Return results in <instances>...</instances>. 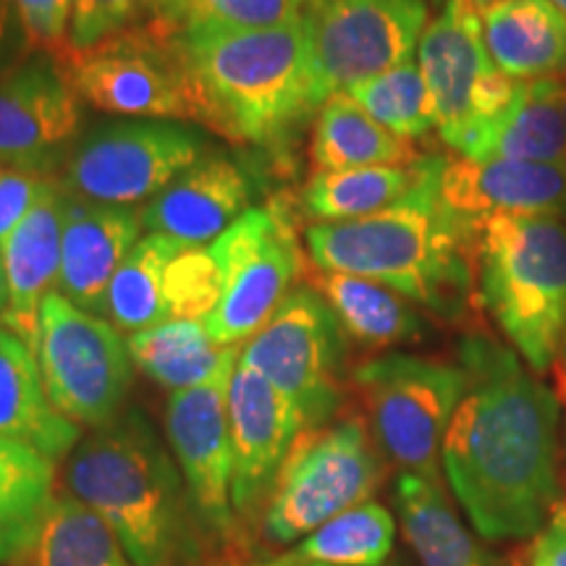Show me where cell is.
<instances>
[{
	"instance_id": "1",
	"label": "cell",
	"mask_w": 566,
	"mask_h": 566,
	"mask_svg": "<svg viewBox=\"0 0 566 566\" xmlns=\"http://www.w3.org/2000/svg\"><path fill=\"white\" fill-rule=\"evenodd\" d=\"M464 396L441 467L470 527L485 541H527L562 504L558 399L522 357L488 336L459 344Z\"/></svg>"
},
{
	"instance_id": "2",
	"label": "cell",
	"mask_w": 566,
	"mask_h": 566,
	"mask_svg": "<svg viewBox=\"0 0 566 566\" xmlns=\"http://www.w3.org/2000/svg\"><path fill=\"white\" fill-rule=\"evenodd\" d=\"M443 158H422L420 179L399 202L373 216L313 223L304 233L317 271L384 283L443 317L467 310L475 279V226L441 197Z\"/></svg>"
},
{
	"instance_id": "3",
	"label": "cell",
	"mask_w": 566,
	"mask_h": 566,
	"mask_svg": "<svg viewBox=\"0 0 566 566\" xmlns=\"http://www.w3.org/2000/svg\"><path fill=\"white\" fill-rule=\"evenodd\" d=\"M66 488L134 566H200L205 533L181 470L139 407L82 436L66 459Z\"/></svg>"
},
{
	"instance_id": "4",
	"label": "cell",
	"mask_w": 566,
	"mask_h": 566,
	"mask_svg": "<svg viewBox=\"0 0 566 566\" xmlns=\"http://www.w3.org/2000/svg\"><path fill=\"white\" fill-rule=\"evenodd\" d=\"M195 122L233 142L273 145L323 108L302 19L273 30L171 32Z\"/></svg>"
},
{
	"instance_id": "5",
	"label": "cell",
	"mask_w": 566,
	"mask_h": 566,
	"mask_svg": "<svg viewBox=\"0 0 566 566\" xmlns=\"http://www.w3.org/2000/svg\"><path fill=\"white\" fill-rule=\"evenodd\" d=\"M480 302L533 373L556 365L566 336V218L493 216L472 237Z\"/></svg>"
},
{
	"instance_id": "6",
	"label": "cell",
	"mask_w": 566,
	"mask_h": 566,
	"mask_svg": "<svg viewBox=\"0 0 566 566\" xmlns=\"http://www.w3.org/2000/svg\"><path fill=\"white\" fill-rule=\"evenodd\" d=\"M384 475V457L363 417L304 430L268 499L263 537L273 546L300 543L334 516L370 501Z\"/></svg>"
},
{
	"instance_id": "7",
	"label": "cell",
	"mask_w": 566,
	"mask_h": 566,
	"mask_svg": "<svg viewBox=\"0 0 566 566\" xmlns=\"http://www.w3.org/2000/svg\"><path fill=\"white\" fill-rule=\"evenodd\" d=\"M380 454L401 472L441 478L446 430L464 396L459 363L391 352L352 370Z\"/></svg>"
},
{
	"instance_id": "8",
	"label": "cell",
	"mask_w": 566,
	"mask_h": 566,
	"mask_svg": "<svg viewBox=\"0 0 566 566\" xmlns=\"http://www.w3.org/2000/svg\"><path fill=\"white\" fill-rule=\"evenodd\" d=\"M34 354L55 409L80 428H103L126 409L134 363L122 331L105 317L51 292L40 307Z\"/></svg>"
},
{
	"instance_id": "9",
	"label": "cell",
	"mask_w": 566,
	"mask_h": 566,
	"mask_svg": "<svg viewBox=\"0 0 566 566\" xmlns=\"http://www.w3.org/2000/svg\"><path fill=\"white\" fill-rule=\"evenodd\" d=\"M346 334L321 294L294 289L275 315L239 352L302 415L304 430L334 420L344 401Z\"/></svg>"
},
{
	"instance_id": "10",
	"label": "cell",
	"mask_w": 566,
	"mask_h": 566,
	"mask_svg": "<svg viewBox=\"0 0 566 566\" xmlns=\"http://www.w3.org/2000/svg\"><path fill=\"white\" fill-rule=\"evenodd\" d=\"M417 66L436 105V129L462 155L472 137L512 103L516 82L495 66L472 0H446L424 27Z\"/></svg>"
},
{
	"instance_id": "11",
	"label": "cell",
	"mask_w": 566,
	"mask_h": 566,
	"mask_svg": "<svg viewBox=\"0 0 566 566\" xmlns=\"http://www.w3.org/2000/svg\"><path fill=\"white\" fill-rule=\"evenodd\" d=\"M202 150L200 134L179 124L142 118L101 124L76 139L61 184L82 200L134 208L163 192Z\"/></svg>"
},
{
	"instance_id": "12",
	"label": "cell",
	"mask_w": 566,
	"mask_h": 566,
	"mask_svg": "<svg viewBox=\"0 0 566 566\" xmlns=\"http://www.w3.org/2000/svg\"><path fill=\"white\" fill-rule=\"evenodd\" d=\"M317 95L328 103L352 84L415 61L428 0H307L302 13Z\"/></svg>"
},
{
	"instance_id": "13",
	"label": "cell",
	"mask_w": 566,
	"mask_h": 566,
	"mask_svg": "<svg viewBox=\"0 0 566 566\" xmlns=\"http://www.w3.org/2000/svg\"><path fill=\"white\" fill-rule=\"evenodd\" d=\"M223 271V294L205 317L218 346L247 344L275 315L302 275L294 226L279 210L252 208L210 244Z\"/></svg>"
},
{
	"instance_id": "14",
	"label": "cell",
	"mask_w": 566,
	"mask_h": 566,
	"mask_svg": "<svg viewBox=\"0 0 566 566\" xmlns=\"http://www.w3.org/2000/svg\"><path fill=\"white\" fill-rule=\"evenodd\" d=\"M59 59L76 97L92 108L150 122L195 118L171 30L139 27L90 51H63Z\"/></svg>"
},
{
	"instance_id": "15",
	"label": "cell",
	"mask_w": 566,
	"mask_h": 566,
	"mask_svg": "<svg viewBox=\"0 0 566 566\" xmlns=\"http://www.w3.org/2000/svg\"><path fill=\"white\" fill-rule=\"evenodd\" d=\"M237 363L226 365L208 384L174 391L166 405L168 449L179 464L205 537L218 543H237L242 535L231 504L229 388Z\"/></svg>"
},
{
	"instance_id": "16",
	"label": "cell",
	"mask_w": 566,
	"mask_h": 566,
	"mask_svg": "<svg viewBox=\"0 0 566 566\" xmlns=\"http://www.w3.org/2000/svg\"><path fill=\"white\" fill-rule=\"evenodd\" d=\"M82 126V101L55 53L32 51L0 76V163L51 176L66 166Z\"/></svg>"
},
{
	"instance_id": "17",
	"label": "cell",
	"mask_w": 566,
	"mask_h": 566,
	"mask_svg": "<svg viewBox=\"0 0 566 566\" xmlns=\"http://www.w3.org/2000/svg\"><path fill=\"white\" fill-rule=\"evenodd\" d=\"M233 480L231 504L239 525L263 522L268 499L304 420L281 391L252 367L237 363L229 388Z\"/></svg>"
},
{
	"instance_id": "18",
	"label": "cell",
	"mask_w": 566,
	"mask_h": 566,
	"mask_svg": "<svg viewBox=\"0 0 566 566\" xmlns=\"http://www.w3.org/2000/svg\"><path fill=\"white\" fill-rule=\"evenodd\" d=\"M441 197L472 226L493 216L566 218V163L446 160Z\"/></svg>"
},
{
	"instance_id": "19",
	"label": "cell",
	"mask_w": 566,
	"mask_h": 566,
	"mask_svg": "<svg viewBox=\"0 0 566 566\" xmlns=\"http://www.w3.org/2000/svg\"><path fill=\"white\" fill-rule=\"evenodd\" d=\"M252 181L226 155H202L139 210L142 229L208 247L250 210Z\"/></svg>"
},
{
	"instance_id": "20",
	"label": "cell",
	"mask_w": 566,
	"mask_h": 566,
	"mask_svg": "<svg viewBox=\"0 0 566 566\" xmlns=\"http://www.w3.org/2000/svg\"><path fill=\"white\" fill-rule=\"evenodd\" d=\"M139 233L142 216L134 208L90 202L69 195L55 292L76 307L101 315L111 279L142 239Z\"/></svg>"
},
{
	"instance_id": "21",
	"label": "cell",
	"mask_w": 566,
	"mask_h": 566,
	"mask_svg": "<svg viewBox=\"0 0 566 566\" xmlns=\"http://www.w3.org/2000/svg\"><path fill=\"white\" fill-rule=\"evenodd\" d=\"M66 205L69 192L63 184H48L38 205L0 252L6 283H9V310H6L3 328L19 336L32 352L38 346L42 300L53 292V283H59Z\"/></svg>"
},
{
	"instance_id": "22",
	"label": "cell",
	"mask_w": 566,
	"mask_h": 566,
	"mask_svg": "<svg viewBox=\"0 0 566 566\" xmlns=\"http://www.w3.org/2000/svg\"><path fill=\"white\" fill-rule=\"evenodd\" d=\"M462 158L566 163V82H516L512 103L472 137Z\"/></svg>"
},
{
	"instance_id": "23",
	"label": "cell",
	"mask_w": 566,
	"mask_h": 566,
	"mask_svg": "<svg viewBox=\"0 0 566 566\" xmlns=\"http://www.w3.org/2000/svg\"><path fill=\"white\" fill-rule=\"evenodd\" d=\"M0 436L32 446L51 462L69 459L82 441L80 424L48 396L38 354L9 331H0Z\"/></svg>"
},
{
	"instance_id": "24",
	"label": "cell",
	"mask_w": 566,
	"mask_h": 566,
	"mask_svg": "<svg viewBox=\"0 0 566 566\" xmlns=\"http://www.w3.org/2000/svg\"><path fill=\"white\" fill-rule=\"evenodd\" d=\"M394 504L420 566H504L457 514L441 478L399 472Z\"/></svg>"
},
{
	"instance_id": "25",
	"label": "cell",
	"mask_w": 566,
	"mask_h": 566,
	"mask_svg": "<svg viewBox=\"0 0 566 566\" xmlns=\"http://www.w3.org/2000/svg\"><path fill=\"white\" fill-rule=\"evenodd\" d=\"M488 53L506 76L551 80L566 71V17L548 0H504L483 13Z\"/></svg>"
},
{
	"instance_id": "26",
	"label": "cell",
	"mask_w": 566,
	"mask_h": 566,
	"mask_svg": "<svg viewBox=\"0 0 566 566\" xmlns=\"http://www.w3.org/2000/svg\"><path fill=\"white\" fill-rule=\"evenodd\" d=\"M310 283L334 310L344 334L357 344L370 349H391L420 342L428 334V323L412 302L384 283L334 271H317Z\"/></svg>"
},
{
	"instance_id": "27",
	"label": "cell",
	"mask_w": 566,
	"mask_h": 566,
	"mask_svg": "<svg viewBox=\"0 0 566 566\" xmlns=\"http://www.w3.org/2000/svg\"><path fill=\"white\" fill-rule=\"evenodd\" d=\"M55 499V462L0 436V566L27 556Z\"/></svg>"
},
{
	"instance_id": "28",
	"label": "cell",
	"mask_w": 566,
	"mask_h": 566,
	"mask_svg": "<svg viewBox=\"0 0 566 566\" xmlns=\"http://www.w3.org/2000/svg\"><path fill=\"white\" fill-rule=\"evenodd\" d=\"M310 158L315 171H344L370 166H415L420 153L412 142L396 137L367 116L346 92H338L317 111Z\"/></svg>"
},
{
	"instance_id": "29",
	"label": "cell",
	"mask_w": 566,
	"mask_h": 566,
	"mask_svg": "<svg viewBox=\"0 0 566 566\" xmlns=\"http://www.w3.org/2000/svg\"><path fill=\"white\" fill-rule=\"evenodd\" d=\"M139 373L168 391H187L216 378L239 359V346H218L205 321H166L126 338Z\"/></svg>"
},
{
	"instance_id": "30",
	"label": "cell",
	"mask_w": 566,
	"mask_h": 566,
	"mask_svg": "<svg viewBox=\"0 0 566 566\" xmlns=\"http://www.w3.org/2000/svg\"><path fill=\"white\" fill-rule=\"evenodd\" d=\"M181 250L187 247L163 233L142 237L111 279L101 317L129 336L171 321V310L163 292V275Z\"/></svg>"
},
{
	"instance_id": "31",
	"label": "cell",
	"mask_w": 566,
	"mask_h": 566,
	"mask_svg": "<svg viewBox=\"0 0 566 566\" xmlns=\"http://www.w3.org/2000/svg\"><path fill=\"white\" fill-rule=\"evenodd\" d=\"M422 160V158H420ZM415 166H370L344 171H315L302 189V210L315 223L354 221L399 202L420 179Z\"/></svg>"
},
{
	"instance_id": "32",
	"label": "cell",
	"mask_w": 566,
	"mask_h": 566,
	"mask_svg": "<svg viewBox=\"0 0 566 566\" xmlns=\"http://www.w3.org/2000/svg\"><path fill=\"white\" fill-rule=\"evenodd\" d=\"M21 566H134L118 537L74 495H59Z\"/></svg>"
},
{
	"instance_id": "33",
	"label": "cell",
	"mask_w": 566,
	"mask_h": 566,
	"mask_svg": "<svg viewBox=\"0 0 566 566\" xmlns=\"http://www.w3.org/2000/svg\"><path fill=\"white\" fill-rule=\"evenodd\" d=\"M394 514L384 504L365 501L302 537L283 556L325 566H384L394 551Z\"/></svg>"
},
{
	"instance_id": "34",
	"label": "cell",
	"mask_w": 566,
	"mask_h": 566,
	"mask_svg": "<svg viewBox=\"0 0 566 566\" xmlns=\"http://www.w3.org/2000/svg\"><path fill=\"white\" fill-rule=\"evenodd\" d=\"M346 95L401 139L424 137L436 129V105L417 61L388 69L384 74L352 84Z\"/></svg>"
},
{
	"instance_id": "35",
	"label": "cell",
	"mask_w": 566,
	"mask_h": 566,
	"mask_svg": "<svg viewBox=\"0 0 566 566\" xmlns=\"http://www.w3.org/2000/svg\"><path fill=\"white\" fill-rule=\"evenodd\" d=\"M171 24V0H71L66 51L80 53L139 27Z\"/></svg>"
},
{
	"instance_id": "36",
	"label": "cell",
	"mask_w": 566,
	"mask_h": 566,
	"mask_svg": "<svg viewBox=\"0 0 566 566\" xmlns=\"http://www.w3.org/2000/svg\"><path fill=\"white\" fill-rule=\"evenodd\" d=\"M171 321H205L223 294V271L212 247H187L163 275Z\"/></svg>"
},
{
	"instance_id": "37",
	"label": "cell",
	"mask_w": 566,
	"mask_h": 566,
	"mask_svg": "<svg viewBox=\"0 0 566 566\" xmlns=\"http://www.w3.org/2000/svg\"><path fill=\"white\" fill-rule=\"evenodd\" d=\"M304 13V0H187L181 27L218 30H273L294 24Z\"/></svg>"
},
{
	"instance_id": "38",
	"label": "cell",
	"mask_w": 566,
	"mask_h": 566,
	"mask_svg": "<svg viewBox=\"0 0 566 566\" xmlns=\"http://www.w3.org/2000/svg\"><path fill=\"white\" fill-rule=\"evenodd\" d=\"M34 51L61 55L66 51L71 0H13Z\"/></svg>"
},
{
	"instance_id": "39",
	"label": "cell",
	"mask_w": 566,
	"mask_h": 566,
	"mask_svg": "<svg viewBox=\"0 0 566 566\" xmlns=\"http://www.w3.org/2000/svg\"><path fill=\"white\" fill-rule=\"evenodd\" d=\"M51 181V176L19 171V168L0 171V252Z\"/></svg>"
},
{
	"instance_id": "40",
	"label": "cell",
	"mask_w": 566,
	"mask_h": 566,
	"mask_svg": "<svg viewBox=\"0 0 566 566\" xmlns=\"http://www.w3.org/2000/svg\"><path fill=\"white\" fill-rule=\"evenodd\" d=\"M514 566H566V506L558 504L548 522L530 537L520 564Z\"/></svg>"
},
{
	"instance_id": "41",
	"label": "cell",
	"mask_w": 566,
	"mask_h": 566,
	"mask_svg": "<svg viewBox=\"0 0 566 566\" xmlns=\"http://www.w3.org/2000/svg\"><path fill=\"white\" fill-rule=\"evenodd\" d=\"M34 51L13 0H0V76L17 69Z\"/></svg>"
},
{
	"instance_id": "42",
	"label": "cell",
	"mask_w": 566,
	"mask_h": 566,
	"mask_svg": "<svg viewBox=\"0 0 566 566\" xmlns=\"http://www.w3.org/2000/svg\"><path fill=\"white\" fill-rule=\"evenodd\" d=\"M6 310H9V283H6V268H3V254H0V325H3Z\"/></svg>"
},
{
	"instance_id": "43",
	"label": "cell",
	"mask_w": 566,
	"mask_h": 566,
	"mask_svg": "<svg viewBox=\"0 0 566 566\" xmlns=\"http://www.w3.org/2000/svg\"><path fill=\"white\" fill-rule=\"evenodd\" d=\"M558 386H562V394L566 396V336H564V344H562V352H558Z\"/></svg>"
},
{
	"instance_id": "44",
	"label": "cell",
	"mask_w": 566,
	"mask_h": 566,
	"mask_svg": "<svg viewBox=\"0 0 566 566\" xmlns=\"http://www.w3.org/2000/svg\"><path fill=\"white\" fill-rule=\"evenodd\" d=\"M254 566H325V564H310V562H294L289 556H279L273 562H263V564H254Z\"/></svg>"
},
{
	"instance_id": "45",
	"label": "cell",
	"mask_w": 566,
	"mask_h": 566,
	"mask_svg": "<svg viewBox=\"0 0 566 566\" xmlns=\"http://www.w3.org/2000/svg\"><path fill=\"white\" fill-rule=\"evenodd\" d=\"M184 6H187V0H171V24H174V30H179V27H181Z\"/></svg>"
},
{
	"instance_id": "46",
	"label": "cell",
	"mask_w": 566,
	"mask_h": 566,
	"mask_svg": "<svg viewBox=\"0 0 566 566\" xmlns=\"http://www.w3.org/2000/svg\"><path fill=\"white\" fill-rule=\"evenodd\" d=\"M472 3H475V9H478L480 13H485V11H491L493 6L504 3V0H472Z\"/></svg>"
},
{
	"instance_id": "47",
	"label": "cell",
	"mask_w": 566,
	"mask_h": 566,
	"mask_svg": "<svg viewBox=\"0 0 566 566\" xmlns=\"http://www.w3.org/2000/svg\"><path fill=\"white\" fill-rule=\"evenodd\" d=\"M548 3H554V6H556V9H558V11H562V13H564V17H566V0H548Z\"/></svg>"
},
{
	"instance_id": "48",
	"label": "cell",
	"mask_w": 566,
	"mask_h": 566,
	"mask_svg": "<svg viewBox=\"0 0 566 566\" xmlns=\"http://www.w3.org/2000/svg\"><path fill=\"white\" fill-rule=\"evenodd\" d=\"M428 3H433V6H443L446 0H428Z\"/></svg>"
},
{
	"instance_id": "49",
	"label": "cell",
	"mask_w": 566,
	"mask_h": 566,
	"mask_svg": "<svg viewBox=\"0 0 566 566\" xmlns=\"http://www.w3.org/2000/svg\"><path fill=\"white\" fill-rule=\"evenodd\" d=\"M0 171H3V168H0Z\"/></svg>"
},
{
	"instance_id": "50",
	"label": "cell",
	"mask_w": 566,
	"mask_h": 566,
	"mask_svg": "<svg viewBox=\"0 0 566 566\" xmlns=\"http://www.w3.org/2000/svg\"><path fill=\"white\" fill-rule=\"evenodd\" d=\"M304 3H307V0H304Z\"/></svg>"
},
{
	"instance_id": "51",
	"label": "cell",
	"mask_w": 566,
	"mask_h": 566,
	"mask_svg": "<svg viewBox=\"0 0 566 566\" xmlns=\"http://www.w3.org/2000/svg\"><path fill=\"white\" fill-rule=\"evenodd\" d=\"M564 506H566V504H564Z\"/></svg>"
}]
</instances>
